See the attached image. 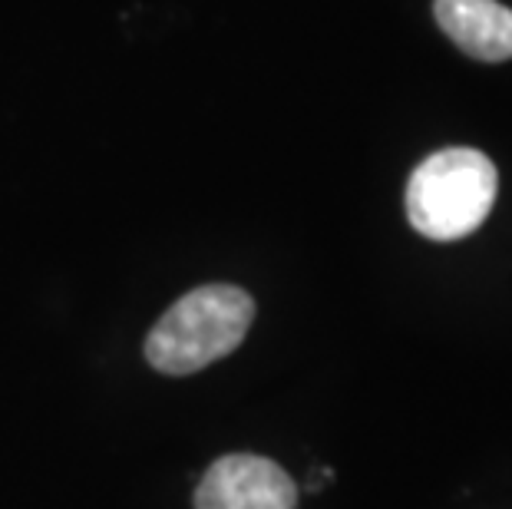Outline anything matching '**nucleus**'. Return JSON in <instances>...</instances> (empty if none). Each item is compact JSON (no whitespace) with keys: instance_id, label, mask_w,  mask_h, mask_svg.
Wrapping results in <instances>:
<instances>
[{"instance_id":"7ed1b4c3","label":"nucleus","mask_w":512,"mask_h":509,"mask_svg":"<svg viewBox=\"0 0 512 509\" xmlns=\"http://www.w3.org/2000/svg\"><path fill=\"white\" fill-rule=\"evenodd\" d=\"M298 486L265 457L255 453H228L205 470L195 509H294Z\"/></svg>"},{"instance_id":"f257e3e1","label":"nucleus","mask_w":512,"mask_h":509,"mask_svg":"<svg viewBox=\"0 0 512 509\" xmlns=\"http://www.w3.org/2000/svg\"><path fill=\"white\" fill-rule=\"evenodd\" d=\"M255 321V301L235 285H205L182 295L146 338V361L182 377L232 354Z\"/></svg>"},{"instance_id":"f03ea898","label":"nucleus","mask_w":512,"mask_h":509,"mask_svg":"<svg viewBox=\"0 0 512 509\" xmlns=\"http://www.w3.org/2000/svg\"><path fill=\"white\" fill-rule=\"evenodd\" d=\"M496 166L479 149H440L420 162L407 186V219L433 242H456L486 222L496 202Z\"/></svg>"},{"instance_id":"20e7f679","label":"nucleus","mask_w":512,"mask_h":509,"mask_svg":"<svg viewBox=\"0 0 512 509\" xmlns=\"http://www.w3.org/2000/svg\"><path fill=\"white\" fill-rule=\"evenodd\" d=\"M433 14L466 57L483 63L512 57V10L499 0H433Z\"/></svg>"}]
</instances>
